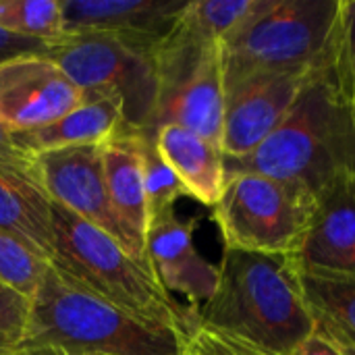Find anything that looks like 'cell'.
Here are the masks:
<instances>
[{"label": "cell", "instance_id": "obj_1", "mask_svg": "<svg viewBox=\"0 0 355 355\" xmlns=\"http://www.w3.org/2000/svg\"><path fill=\"white\" fill-rule=\"evenodd\" d=\"M227 175L260 173L318 196L355 175V106L331 56L312 73L283 123L243 158H225Z\"/></svg>", "mask_w": 355, "mask_h": 355}, {"label": "cell", "instance_id": "obj_2", "mask_svg": "<svg viewBox=\"0 0 355 355\" xmlns=\"http://www.w3.org/2000/svg\"><path fill=\"white\" fill-rule=\"evenodd\" d=\"M200 329L256 352L287 355L314 333L293 258L225 248L214 295L198 310Z\"/></svg>", "mask_w": 355, "mask_h": 355}, {"label": "cell", "instance_id": "obj_3", "mask_svg": "<svg viewBox=\"0 0 355 355\" xmlns=\"http://www.w3.org/2000/svg\"><path fill=\"white\" fill-rule=\"evenodd\" d=\"M193 337L116 308L50 264L19 352L50 345L67 355H187Z\"/></svg>", "mask_w": 355, "mask_h": 355}, {"label": "cell", "instance_id": "obj_4", "mask_svg": "<svg viewBox=\"0 0 355 355\" xmlns=\"http://www.w3.org/2000/svg\"><path fill=\"white\" fill-rule=\"evenodd\" d=\"M54 256L50 264L114 304L116 308L196 335L200 329L198 310L181 304L156 279L148 260L133 258L116 239L52 202Z\"/></svg>", "mask_w": 355, "mask_h": 355}, {"label": "cell", "instance_id": "obj_5", "mask_svg": "<svg viewBox=\"0 0 355 355\" xmlns=\"http://www.w3.org/2000/svg\"><path fill=\"white\" fill-rule=\"evenodd\" d=\"M343 0H254L223 37L225 87L258 73H306L333 52Z\"/></svg>", "mask_w": 355, "mask_h": 355}, {"label": "cell", "instance_id": "obj_6", "mask_svg": "<svg viewBox=\"0 0 355 355\" xmlns=\"http://www.w3.org/2000/svg\"><path fill=\"white\" fill-rule=\"evenodd\" d=\"M316 212V196L300 183L260 173L227 175L212 208L225 248L295 258Z\"/></svg>", "mask_w": 355, "mask_h": 355}, {"label": "cell", "instance_id": "obj_7", "mask_svg": "<svg viewBox=\"0 0 355 355\" xmlns=\"http://www.w3.org/2000/svg\"><path fill=\"white\" fill-rule=\"evenodd\" d=\"M158 100L150 131L185 127L220 146L225 119V79L220 42L196 29L183 12L156 48Z\"/></svg>", "mask_w": 355, "mask_h": 355}, {"label": "cell", "instance_id": "obj_8", "mask_svg": "<svg viewBox=\"0 0 355 355\" xmlns=\"http://www.w3.org/2000/svg\"><path fill=\"white\" fill-rule=\"evenodd\" d=\"M160 42L100 31L64 33L46 46L67 77L81 89H108L121 96L129 129L150 131L158 100L156 48Z\"/></svg>", "mask_w": 355, "mask_h": 355}, {"label": "cell", "instance_id": "obj_9", "mask_svg": "<svg viewBox=\"0 0 355 355\" xmlns=\"http://www.w3.org/2000/svg\"><path fill=\"white\" fill-rule=\"evenodd\" d=\"M314 71L258 73L227 85L220 139L225 158H243L260 148L283 123Z\"/></svg>", "mask_w": 355, "mask_h": 355}, {"label": "cell", "instance_id": "obj_10", "mask_svg": "<svg viewBox=\"0 0 355 355\" xmlns=\"http://www.w3.org/2000/svg\"><path fill=\"white\" fill-rule=\"evenodd\" d=\"M37 173L52 202L104 231L133 256L129 239L110 206L102 144L37 154Z\"/></svg>", "mask_w": 355, "mask_h": 355}, {"label": "cell", "instance_id": "obj_11", "mask_svg": "<svg viewBox=\"0 0 355 355\" xmlns=\"http://www.w3.org/2000/svg\"><path fill=\"white\" fill-rule=\"evenodd\" d=\"M83 92L46 54L0 62V125L8 131L44 127L81 102Z\"/></svg>", "mask_w": 355, "mask_h": 355}, {"label": "cell", "instance_id": "obj_12", "mask_svg": "<svg viewBox=\"0 0 355 355\" xmlns=\"http://www.w3.org/2000/svg\"><path fill=\"white\" fill-rule=\"evenodd\" d=\"M198 218H179L168 212L148 225L146 260L171 295H183L187 306L200 310L216 291L218 264L208 262L193 243Z\"/></svg>", "mask_w": 355, "mask_h": 355}, {"label": "cell", "instance_id": "obj_13", "mask_svg": "<svg viewBox=\"0 0 355 355\" xmlns=\"http://www.w3.org/2000/svg\"><path fill=\"white\" fill-rule=\"evenodd\" d=\"M293 262L308 270L355 275V175L316 196V212Z\"/></svg>", "mask_w": 355, "mask_h": 355}, {"label": "cell", "instance_id": "obj_14", "mask_svg": "<svg viewBox=\"0 0 355 355\" xmlns=\"http://www.w3.org/2000/svg\"><path fill=\"white\" fill-rule=\"evenodd\" d=\"M187 0H62L64 33L100 31L162 42Z\"/></svg>", "mask_w": 355, "mask_h": 355}, {"label": "cell", "instance_id": "obj_15", "mask_svg": "<svg viewBox=\"0 0 355 355\" xmlns=\"http://www.w3.org/2000/svg\"><path fill=\"white\" fill-rule=\"evenodd\" d=\"M141 135L144 131L123 129L102 144L110 206L137 260H146L148 233V206L141 171Z\"/></svg>", "mask_w": 355, "mask_h": 355}, {"label": "cell", "instance_id": "obj_16", "mask_svg": "<svg viewBox=\"0 0 355 355\" xmlns=\"http://www.w3.org/2000/svg\"><path fill=\"white\" fill-rule=\"evenodd\" d=\"M123 129L129 127L121 96L108 89H89L83 92L81 102L67 114L44 127L19 131L15 139L23 150L37 156L71 146L104 144Z\"/></svg>", "mask_w": 355, "mask_h": 355}, {"label": "cell", "instance_id": "obj_17", "mask_svg": "<svg viewBox=\"0 0 355 355\" xmlns=\"http://www.w3.org/2000/svg\"><path fill=\"white\" fill-rule=\"evenodd\" d=\"M164 162L183 183L189 198L214 208L227 185L223 148L185 127L164 125L154 135Z\"/></svg>", "mask_w": 355, "mask_h": 355}, {"label": "cell", "instance_id": "obj_18", "mask_svg": "<svg viewBox=\"0 0 355 355\" xmlns=\"http://www.w3.org/2000/svg\"><path fill=\"white\" fill-rule=\"evenodd\" d=\"M295 270L314 335L339 354L355 355V275L308 270L297 264Z\"/></svg>", "mask_w": 355, "mask_h": 355}, {"label": "cell", "instance_id": "obj_19", "mask_svg": "<svg viewBox=\"0 0 355 355\" xmlns=\"http://www.w3.org/2000/svg\"><path fill=\"white\" fill-rule=\"evenodd\" d=\"M0 231L17 237L48 262L52 260V200L37 177L0 171Z\"/></svg>", "mask_w": 355, "mask_h": 355}, {"label": "cell", "instance_id": "obj_20", "mask_svg": "<svg viewBox=\"0 0 355 355\" xmlns=\"http://www.w3.org/2000/svg\"><path fill=\"white\" fill-rule=\"evenodd\" d=\"M0 27L48 46L64 35L62 0H0Z\"/></svg>", "mask_w": 355, "mask_h": 355}, {"label": "cell", "instance_id": "obj_21", "mask_svg": "<svg viewBox=\"0 0 355 355\" xmlns=\"http://www.w3.org/2000/svg\"><path fill=\"white\" fill-rule=\"evenodd\" d=\"M141 171H144V189H146V206H148V225L168 212H175V204L179 198L187 196L183 183L173 173V168L164 162L156 148V139L152 133L141 135Z\"/></svg>", "mask_w": 355, "mask_h": 355}, {"label": "cell", "instance_id": "obj_22", "mask_svg": "<svg viewBox=\"0 0 355 355\" xmlns=\"http://www.w3.org/2000/svg\"><path fill=\"white\" fill-rule=\"evenodd\" d=\"M50 262L17 237L0 231V283L33 300Z\"/></svg>", "mask_w": 355, "mask_h": 355}, {"label": "cell", "instance_id": "obj_23", "mask_svg": "<svg viewBox=\"0 0 355 355\" xmlns=\"http://www.w3.org/2000/svg\"><path fill=\"white\" fill-rule=\"evenodd\" d=\"M254 0H189L183 17L210 40L223 42L250 12Z\"/></svg>", "mask_w": 355, "mask_h": 355}, {"label": "cell", "instance_id": "obj_24", "mask_svg": "<svg viewBox=\"0 0 355 355\" xmlns=\"http://www.w3.org/2000/svg\"><path fill=\"white\" fill-rule=\"evenodd\" d=\"M31 318V297L0 283V355L17 354Z\"/></svg>", "mask_w": 355, "mask_h": 355}, {"label": "cell", "instance_id": "obj_25", "mask_svg": "<svg viewBox=\"0 0 355 355\" xmlns=\"http://www.w3.org/2000/svg\"><path fill=\"white\" fill-rule=\"evenodd\" d=\"M333 60L341 85L355 106V0L341 2V15L333 44Z\"/></svg>", "mask_w": 355, "mask_h": 355}, {"label": "cell", "instance_id": "obj_26", "mask_svg": "<svg viewBox=\"0 0 355 355\" xmlns=\"http://www.w3.org/2000/svg\"><path fill=\"white\" fill-rule=\"evenodd\" d=\"M0 171H10V173H23L40 179L37 173V156L23 150L15 133L8 131L4 125H0Z\"/></svg>", "mask_w": 355, "mask_h": 355}, {"label": "cell", "instance_id": "obj_27", "mask_svg": "<svg viewBox=\"0 0 355 355\" xmlns=\"http://www.w3.org/2000/svg\"><path fill=\"white\" fill-rule=\"evenodd\" d=\"M193 347H196L198 355H264L248 345L233 341V339L210 333L206 329H198V333L193 337Z\"/></svg>", "mask_w": 355, "mask_h": 355}, {"label": "cell", "instance_id": "obj_28", "mask_svg": "<svg viewBox=\"0 0 355 355\" xmlns=\"http://www.w3.org/2000/svg\"><path fill=\"white\" fill-rule=\"evenodd\" d=\"M44 52H46L44 42L19 37V35H12L0 27V62L15 58V56H21V54H44Z\"/></svg>", "mask_w": 355, "mask_h": 355}, {"label": "cell", "instance_id": "obj_29", "mask_svg": "<svg viewBox=\"0 0 355 355\" xmlns=\"http://www.w3.org/2000/svg\"><path fill=\"white\" fill-rule=\"evenodd\" d=\"M262 354V352H260ZM268 355V354H264ZM287 355H343L339 354L333 345H329L324 339H320L318 335H310V337H306L297 347H293L291 352Z\"/></svg>", "mask_w": 355, "mask_h": 355}, {"label": "cell", "instance_id": "obj_30", "mask_svg": "<svg viewBox=\"0 0 355 355\" xmlns=\"http://www.w3.org/2000/svg\"><path fill=\"white\" fill-rule=\"evenodd\" d=\"M19 355H67L62 349H58V347H50V345H46V347H31V349H23V352H17Z\"/></svg>", "mask_w": 355, "mask_h": 355}, {"label": "cell", "instance_id": "obj_31", "mask_svg": "<svg viewBox=\"0 0 355 355\" xmlns=\"http://www.w3.org/2000/svg\"><path fill=\"white\" fill-rule=\"evenodd\" d=\"M187 355H198L196 347H193V341H191V347H189V354H187Z\"/></svg>", "mask_w": 355, "mask_h": 355}, {"label": "cell", "instance_id": "obj_32", "mask_svg": "<svg viewBox=\"0 0 355 355\" xmlns=\"http://www.w3.org/2000/svg\"><path fill=\"white\" fill-rule=\"evenodd\" d=\"M6 355H19V354H6Z\"/></svg>", "mask_w": 355, "mask_h": 355}]
</instances>
